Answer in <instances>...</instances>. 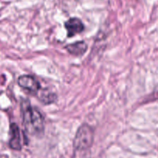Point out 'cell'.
<instances>
[{"mask_svg": "<svg viewBox=\"0 0 158 158\" xmlns=\"http://www.w3.org/2000/svg\"><path fill=\"white\" fill-rule=\"evenodd\" d=\"M68 37H72L84 30V25L78 18H71L65 23Z\"/></svg>", "mask_w": 158, "mask_h": 158, "instance_id": "cell-4", "label": "cell"}, {"mask_svg": "<svg viewBox=\"0 0 158 158\" xmlns=\"http://www.w3.org/2000/svg\"><path fill=\"white\" fill-rule=\"evenodd\" d=\"M94 142V131L87 124H83L77 131L73 140L76 150L83 151L90 148Z\"/></svg>", "mask_w": 158, "mask_h": 158, "instance_id": "cell-2", "label": "cell"}, {"mask_svg": "<svg viewBox=\"0 0 158 158\" xmlns=\"http://www.w3.org/2000/svg\"><path fill=\"white\" fill-rule=\"evenodd\" d=\"M56 98V97L55 94L48 92V91H43V93H41V95H40V100L44 103H46V104L53 103L55 101Z\"/></svg>", "mask_w": 158, "mask_h": 158, "instance_id": "cell-7", "label": "cell"}, {"mask_svg": "<svg viewBox=\"0 0 158 158\" xmlns=\"http://www.w3.org/2000/svg\"><path fill=\"white\" fill-rule=\"evenodd\" d=\"M11 138L9 140V147L15 151L22 149L21 140H20V131L19 127L15 123L10 124Z\"/></svg>", "mask_w": 158, "mask_h": 158, "instance_id": "cell-5", "label": "cell"}, {"mask_svg": "<svg viewBox=\"0 0 158 158\" xmlns=\"http://www.w3.org/2000/svg\"><path fill=\"white\" fill-rule=\"evenodd\" d=\"M21 111L25 128L32 135H40L44 131V119L41 113L32 107L30 102L23 99L21 101Z\"/></svg>", "mask_w": 158, "mask_h": 158, "instance_id": "cell-1", "label": "cell"}, {"mask_svg": "<svg viewBox=\"0 0 158 158\" xmlns=\"http://www.w3.org/2000/svg\"><path fill=\"white\" fill-rule=\"evenodd\" d=\"M66 49L71 55L76 56H81L87 51V44L84 41H79L76 43L69 44L66 46Z\"/></svg>", "mask_w": 158, "mask_h": 158, "instance_id": "cell-6", "label": "cell"}, {"mask_svg": "<svg viewBox=\"0 0 158 158\" xmlns=\"http://www.w3.org/2000/svg\"><path fill=\"white\" fill-rule=\"evenodd\" d=\"M18 84L20 87L30 93H37L41 89L40 83L29 75H23L19 77Z\"/></svg>", "mask_w": 158, "mask_h": 158, "instance_id": "cell-3", "label": "cell"}]
</instances>
